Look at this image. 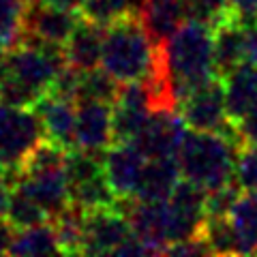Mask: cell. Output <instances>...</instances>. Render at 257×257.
<instances>
[{
	"instance_id": "5",
	"label": "cell",
	"mask_w": 257,
	"mask_h": 257,
	"mask_svg": "<svg viewBox=\"0 0 257 257\" xmlns=\"http://www.w3.org/2000/svg\"><path fill=\"white\" fill-rule=\"evenodd\" d=\"M178 111L191 131H216L236 135V128L227 116L225 88L221 77H212L193 88L180 101Z\"/></svg>"
},
{
	"instance_id": "34",
	"label": "cell",
	"mask_w": 257,
	"mask_h": 257,
	"mask_svg": "<svg viewBox=\"0 0 257 257\" xmlns=\"http://www.w3.org/2000/svg\"><path fill=\"white\" fill-rule=\"evenodd\" d=\"M26 5H37V3H41V0H24Z\"/></svg>"
},
{
	"instance_id": "9",
	"label": "cell",
	"mask_w": 257,
	"mask_h": 257,
	"mask_svg": "<svg viewBox=\"0 0 257 257\" xmlns=\"http://www.w3.org/2000/svg\"><path fill=\"white\" fill-rule=\"evenodd\" d=\"M148 157L135 142H114L103 155L105 176L118 202L133 199Z\"/></svg>"
},
{
	"instance_id": "13",
	"label": "cell",
	"mask_w": 257,
	"mask_h": 257,
	"mask_svg": "<svg viewBox=\"0 0 257 257\" xmlns=\"http://www.w3.org/2000/svg\"><path fill=\"white\" fill-rule=\"evenodd\" d=\"M32 109L37 111L39 120H41L47 140L58 144L64 150L75 148V114H77L75 101L47 90Z\"/></svg>"
},
{
	"instance_id": "12",
	"label": "cell",
	"mask_w": 257,
	"mask_h": 257,
	"mask_svg": "<svg viewBox=\"0 0 257 257\" xmlns=\"http://www.w3.org/2000/svg\"><path fill=\"white\" fill-rule=\"evenodd\" d=\"M114 144L111 133V103L82 101L75 114V148L105 152Z\"/></svg>"
},
{
	"instance_id": "18",
	"label": "cell",
	"mask_w": 257,
	"mask_h": 257,
	"mask_svg": "<svg viewBox=\"0 0 257 257\" xmlns=\"http://www.w3.org/2000/svg\"><path fill=\"white\" fill-rule=\"evenodd\" d=\"M221 79L225 88L227 116L231 124H236L240 118L257 107V64L244 62Z\"/></svg>"
},
{
	"instance_id": "14",
	"label": "cell",
	"mask_w": 257,
	"mask_h": 257,
	"mask_svg": "<svg viewBox=\"0 0 257 257\" xmlns=\"http://www.w3.org/2000/svg\"><path fill=\"white\" fill-rule=\"evenodd\" d=\"M187 5L189 0H142L138 13L152 43H165L182 26V22L189 20Z\"/></svg>"
},
{
	"instance_id": "10",
	"label": "cell",
	"mask_w": 257,
	"mask_h": 257,
	"mask_svg": "<svg viewBox=\"0 0 257 257\" xmlns=\"http://www.w3.org/2000/svg\"><path fill=\"white\" fill-rule=\"evenodd\" d=\"M126 216L131 221L133 234L148 248L150 255L165 253L170 246V216H167V199L163 202H140L126 199Z\"/></svg>"
},
{
	"instance_id": "25",
	"label": "cell",
	"mask_w": 257,
	"mask_h": 257,
	"mask_svg": "<svg viewBox=\"0 0 257 257\" xmlns=\"http://www.w3.org/2000/svg\"><path fill=\"white\" fill-rule=\"evenodd\" d=\"M187 11H189V20L208 24L210 28L214 24H219L225 15L234 13L229 7V0H189Z\"/></svg>"
},
{
	"instance_id": "3",
	"label": "cell",
	"mask_w": 257,
	"mask_h": 257,
	"mask_svg": "<svg viewBox=\"0 0 257 257\" xmlns=\"http://www.w3.org/2000/svg\"><path fill=\"white\" fill-rule=\"evenodd\" d=\"M157 45L152 43L138 11L126 13L105 26L101 69L120 84L142 82L155 60Z\"/></svg>"
},
{
	"instance_id": "32",
	"label": "cell",
	"mask_w": 257,
	"mask_h": 257,
	"mask_svg": "<svg viewBox=\"0 0 257 257\" xmlns=\"http://www.w3.org/2000/svg\"><path fill=\"white\" fill-rule=\"evenodd\" d=\"M7 172H9V170H7V167H5L3 163H0V182L7 180Z\"/></svg>"
},
{
	"instance_id": "33",
	"label": "cell",
	"mask_w": 257,
	"mask_h": 257,
	"mask_svg": "<svg viewBox=\"0 0 257 257\" xmlns=\"http://www.w3.org/2000/svg\"><path fill=\"white\" fill-rule=\"evenodd\" d=\"M5 71V52H0V75H3Z\"/></svg>"
},
{
	"instance_id": "35",
	"label": "cell",
	"mask_w": 257,
	"mask_h": 257,
	"mask_svg": "<svg viewBox=\"0 0 257 257\" xmlns=\"http://www.w3.org/2000/svg\"><path fill=\"white\" fill-rule=\"evenodd\" d=\"M135 3H138V9H140V5H142V0H135Z\"/></svg>"
},
{
	"instance_id": "30",
	"label": "cell",
	"mask_w": 257,
	"mask_h": 257,
	"mask_svg": "<svg viewBox=\"0 0 257 257\" xmlns=\"http://www.w3.org/2000/svg\"><path fill=\"white\" fill-rule=\"evenodd\" d=\"M15 231L18 229L11 225V221L7 219V216H0V255H9Z\"/></svg>"
},
{
	"instance_id": "15",
	"label": "cell",
	"mask_w": 257,
	"mask_h": 257,
	"mask_svg": "<svg viewBox=\"0 0 257 257\" xmlns=\"http://www.w3.org/2000/svg\"><path fill=\"white\" fill-rule=\"evenodd\" d=\"M214 43V71L219 77H225L229 71L244 62V24L234 13L212 26Z\"/></svg>"
},
{
	"instance_id": "24",
	"label": "cell",
	"mask_w": 257,
	"mask_h": 257,
	"mask_svg": "<svg viewBox=\"0 0 257 257\" xmlns=\"http://www.w3.org/2000/svg\"><path fill=\"white\" fill-rule=\"evenodd\" d=\"M7 219L11 221V225L15 229H24V227H32V225L52 221L50 214H47L43 208L39 206L26 191H22L20 187H11Z\"/></svg>"
},
{
	"instance_id": "23",
	"label": "cell",
	"mask_w": 257,
	"mask_h": 257,
	"mask_svg": "<svg viewBox=\"0 0 257 257\" xmlns=\"http://www.w3.org/2000/svg\"><path fill=\"white\" fill-rule=\"evenodd\" d=\"M24 0H0V52H9L24 43Z\"/></svg>"
},
{
	"instance_id": "17",
	"label": "cell",
	"mask_w": 257,
	"mask_h": 257,
	"mask_svg": "<svg viewBox=\"0 0 257 257\" xmlns=\"http://www.w3.org/2000/svg\"><path fill=\"white\" fill-rule=\"evenodd\" d=\"M180 174L182 172L178 157L148 159L133 199H140V202H163V199H170L174 189L180 182Z\"/></svg>"
},
{
	"instance_id": "29",
	"label": "cell",
	"mask_w": 257,
	"mask_h": 257,
	"mask_svg": "<svg viewBox=\"0 0 257 257\" xmlns=\"http://www.w3.org/2000/svg\"><path fill=\"white\" fill-rule=\"evenodd\" d=\"M244 62L257 64V22L244 26Z\"/></svg>"
},
{
	"instance_id": "21",
	"label": "cell",
	"mask_w": 257,
	"mask_h": 257,
	"mask_svg": "<svg viewBox=\"0 0 257 257\" xmlns=\"http://www.w3.org/2000/svg\"><path fill=\"white\" fill-rule=\"evenodd\" d=\"M56 236L62 248V255H82L84 246V223H86V210L75 204H67L52 219Z\"/></svg>"
},
{
	"instance_id": "36",
	"label": "cell",
	"mask_w": 257,
	"mask_h": 257,
	"mask_svg": "<svg viewBox=\"0 0 257 257\" xmlns=\"http://www.w3.org/2000/svg\"><path fill=\"white\" fill-rule=\"evenodd\" d=\"M255 255H257V253H255Z\"/></svg>"
},
{
	"instance_id": "26",
	"label": "cell",
	"mask_w": 257,
	"mask_h": 257,
	"mask_svg": "<svg viewBox=\"0 0 257 257\" xmlns=\"http://www.w3.org/2000/svg\"><path fill=\"white\" fill-rule=\"evenodd\" d=\"M234 182L242 191H257V146H240Z\"/></svg>"
},
{
	"instance_id": "4",
	"label": "cell",
	"mask_w": 257,
	"mask_h": 257,
	"mask_svg": "<svg viewBox=\"0 0 257 257\" xmlns=\"http://www.w3.org/2000/svg\"><path fill=\"white\" fill-rule=\"evenodd\" d=\"M67 182H69L71 204L84 208V210H92V208L109 206L118 202L107 182L101 152H88L82 148L69 150Z\"/></svg>"
},
{
	"instance_id": "31",
	"label": "cell",
	"mask_w": 257,
	"mask_h": 257,
	"mask_svg": "<svg viewBox=\"0 0 257 257\" xmlns=\"http://www.w3.org/2000/svg\"><path fill=\"white\" fill-rule=\"evenodd\" d=\"M50 5H56V7H62V9H71V11H79L84 5V0H45Z\"/></svg>"
},
{
	"instance_id": "28",
	"label": "cell",
	"mask_w": 257,
	"mask_h": 257,
	"mask_svg": "<svg viewBox=\"0 0 257 257\" xmlns=\"http://www.w3.org/2000/svg\"><path fill=\"white\" fill-rule=\"evenodd\" d=\"M229 7L244 26L257 22V0H229Z\"/></svg>"
},
{
	"instance_id": "8",
	"label": "cell",
	"mask_w": 257,
	"mask_h": 257,
	"mask_svg": "<svg viewBox=\"0 0 257 257\" xmlns=\"http://www.w3.org/2000/svg\"><path fill=\"white\" fill-rule=\"evenodd\" d=\"M79 20H82L79 11L62 9L45 0L28 5L24 13V43H47L64 47Z\"/></svg>"
},
{
	"instance_id": "7",
	"label": "cell",
	"mask_w": 257,
	"mask_h": 257,
	"mask_svg": "<svg viewBox=\"0 0 257 257\" xmlns=\"http://www.w3.org/2000/svg\"><path fill=\"white\" fill-rule=\"evenodd\" d=\"M43 138L45 133L35 109L7 107L0 103V163L7 170L18 167Z\"/></svg>"
},
{
	"instance_id": "22",
	"label": "cell",
	"mask_w": 257,
	"mask_h": 257,
	"mask_svg": "<svg viewBox=\"0 0 257 257\" xmlns=\"http://www.w3.org/2000/svg\"><path fill=\"white\" fill-rule=\"evenodd\" d=\"M118 90H120V82L111 77L107 71H103L99 67L90 71H82L75 103H82V101L114 103L118 96Z\"/></svg>"
},
{
	"instance_id": "11",
	"label": "cell",
	"mask_w": 257,
	"mask_h": 257,
	"mask_svg": "<svg viewBox=\"0 0 257 257\" xmlns=\"http://www.w3.org/2000/svg\"><path fill=\"white\" fill-rule=\"evenodd\" d=\"M189 133L180 111H152L148 126L144 128L135 144L148 159L152 157H178L180 146Z\"/></svg>"
},
{
	"instance_id": "20",
	"label": "cell",
	"mask_w": 257,
	"mask_h": 257,
	"mask_svg": "<svg viewBox=\"0 0 257 257\" xmlns=\"http://www.w3.org/2000/svg\"><path fill=\"white\" fill-rule=\"evenodd\" d=\"M229 221L240 238L242 255L257 253V191H242L229 212Z\"/></svg>"
},
{
	"instance_id": "2",
	"label": "cell",
	"mask_w": 257,
	"mask_h": 257,
	"mask_svg": "<svg viewBox=\"0 0 257 257\" xmlns=\"http://www.w3.org/2000/svg\"><path fill=\"white\" fill-rule=\"evenodd\" d=\"M240 142L231 133L191 131L184 138L178 163L187 180L199 184L206 191L234 182V170Z\"/></svg>"
},
{
	"instance_id": "27",
	"label": "cell",
	"mask_w": 257,
	"mask_h": 257,
	"mask_svg": "<svg viewBox=\"0 0 257 257\" xmlns=\"http://www.w3.org/2000/svg\"><path fill=\"white\" fill-rule=\"evenodd\" d=\"M240 146H257V107L234 124Z\"/></svg>"
},
{
	"instance_id": "19",
	"label": "cell",
	"mask_w": 257,
	"mask_h": 257,
	"mask_svg": "<svg viewBox=\"0 0 257 257\" xmlns=\"http://www.w3.org/2000/svg\"><path fill=\"white\" fill-rule=\"evenodd\" d=\"M9 255H62L54 223L47 221L18 229L13 236Z\"/></svg>"
},
{
	"instance_id": "16",
	"label": "cell",
	"mask_w": 257,
	"mask_h": 257,
	"mask_svg": "<svg viewBox=\"0 0 257 257\" xmlns=\"http://www.w3.org/2000/svg\"><path fill=\"white\" fill-rule=\"evenodd\" d=\"M103 39H105V26L82 18L75 30L71 32L69 41L64 43V58L71 67L79 71H90L101 64Z\"/></svg>"
},
{
	"instance_id": "1",
	"label": "cell",
	"mask_w": 257,
	"mask_h": 257,
	"mask_svg": "<svg viewBox=\"0 0 257 257\" xmlns=\"http://www.w3.org/2000/svg\"><path fill=\"white\" fill-rule=\"evenodd\" d=\"M157 50L180 101L199 84L219 77L214 71L212 28L208 24L195 20L182 22V26L165 43L157 45Z\"/></svg>"
},
{
	"instance_id": "6",
	"label": "cell",
	"mask_w": 257,
	"mask_h": 257,
	"mask_svg": "<svg viewBox=\"0 0 257 257\" xmlns=\"http://www.w3.org/2000/svg\"><path fill=\"white\" fill-rule=\"evenodd\" d=\"M133 236L126 210L120 208L118 202L92 208L86 210L82 255H118Z\"/></svg>"
}]
</instances>
